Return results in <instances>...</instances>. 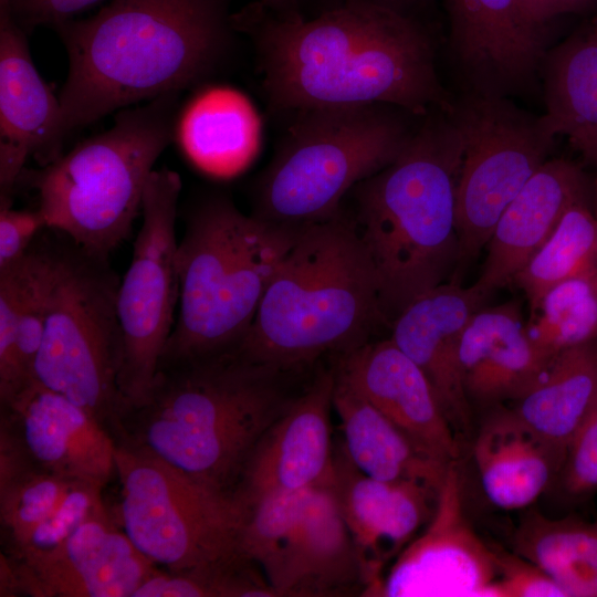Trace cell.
<instances>
[{"label":"cell","mask_w":597,"mask_h":597,"mask_svg":"<svg viewBox=\"0 0 597 597\" xmlns=\"http://www.w3.org/2000/svg\"><path fill=\"white\" fill-rule=\"evenodd\" d=\"M15 21L27 31L46 25L55 29L104 0H6Z\"/></svg>","instance_id":"obj_40"},{"label":"cell","mask_w":597,"mask_h":597,"mask_svg":"<svg viewBox=\"0 0 597 597\" xmlns=\"http://www.w3.org/2000/svg\"><path fill=\"white\" fill-rule=\"evenodd\" d=\"M498 578L494 551L476 535L462 503L457 462L449 464L422 533L397 555L376 596H485Z\"/></svg>","instance_id":"obj_15"},{"label":"cell","mask_w":597,"mask_h":597,"mask_svg":"<svg viewBox=\"0 0 597 597\" xmlns=\"http://www.w3.org/2000/svg\"><path fill=\"white\" fill-rule=\"evenodd\" d=\"M531 310L527 335L549 359L568 348L597 341V274L554 285Z\"/></svg>","instance_id":"obj_33"},{"label":"cell","mask_w":597,"mask_h":597,"mask_svg":"<svg viewBox=\"0 0 597 597\" xmlns=\"http://www.w3.org/2000/svg\"><path fill=\"white\" fill-rule=\"evenodd\" d=\"M180 190L176 171L160 168L150 174L132 261L118 286V388L124 408L146 396L174 328L179 298L176 221Z\"/></svg>","instance_id":"obj_12"},{"label":"cell","mask_w":597,"mask_h":597,"mask_svg":"<svg viewBox=\"0 0 597 597\" xmlns=\"http://www.w3.org/2000/svg\"><path fill=\"white\" fill-rule=\"evenodd\" d=\"M83 483L87 482L39 471L0 455L1 552L9 553L18 547Z\"/></svg>","instance_id":"obj_32"},{"label":"cell","mask_w":597,"mask_h":597,"mask_svg":"<svg viewBox=\"0 0 597 597\" xmlns=\"http://www.w3.org/2000/svg\"><path fill=\"white\" fill-rule=\"evenodd\" d=\"M462 153L450 113L432 112L391 164L350 191V219L377 272L389 325L412 301L444 283L460 261Z\"/></svg>","instance_id":"obj_4"},{"label":"cell","mask_w":597,"mask_h":597,"mask_svg":"<svg viewBox=\"0 0 597 597\" xmlns=\"http://www.w3.org/2000/svg\"><path fill=\"white\" fill-rule=\"evenodd\" d=\"M179 97L123 108L109 129L29 172L46 228L109 259L142 214L154 165L176 134Z\"/></svg>","instance_id":"obj_7"},{"label":"cell","mask_w":597,"mask_h":597,"mask_svg":"<svg viewBox=\"0 0 597 597\" xmlns=\"http://www.w3.org/2000/svg\"><path fill=\"white\" fill-rule=\"evenodd\" d=\"M261 567L237 554L189 568H158L134 597H274Z\"/></svg>","instance_id":"obj_34"},{"label":"cell","mask_w":597,"mask_h":597,"mask_svg":"<svg viewBox=\"0 0 597 597\" xmlns=\"http://www.w3.org/2000/svg\"><path fill=\"white\" fill-rule=\"evenodd\" d=\"M175 137L198 168L229 177L241 171L255 154L258 118L238 92L210 88L196 95L178 114Z\"/></svg>","instance_id":"obj_28"},{"label":"cell","mask_w":597,"mask_h":597,"mask_svg":"<svg viewBox=\"0 0 597 597\" xmlns=\"http://www.w3.org/2000/svg\"><path fill=\"white\" fill-rule=\"evenodd\" d=\"M54 30L69 72L59 94L67 133L211 77L237 31L230 0H112Z\"/></svg>","instance_id":"obj_3"},{"label":"cell","mask_w":597,"mask_h":597,"mask_svg":"<svg viewBox=\"0 0 597 597\" xmlns=\"http://www.w3.org/2000/svg\"><path fill=\"white\" fill-rule=\"evenodd\" d=\"M158 568L108 513L46 552L22 559L1 553L0 596L134 597Z\"/></svg>","instance_id":"obj_14"},{"label":"cell","mask_w":597,"mask_h":597,"mask_svg":"<svg viewBox=\"0 0 597 597\" xmlns=\"http://www.w3.org/2000/svg\"><path fill=\"white\" fill-rule=\"evenodd\" d=\"M346 1H350V0H333L332 4L328 8H332L334 6L341 4ZM365 1H369L379 6L386 7L388 9H391L394 11H397L399 13H402L405 15L415 18L413 12H416L418 9L423 8L431 0H365Z\"/></svg>","instance_id":"obj_42"},{"label":"cell","mask_w":597,"mask_h":597,"mask_svg":"<svg viewBox=\"0 0 597 597\" xmlns=\"http://www.w3.org/2000/svg\"><path fill=\"white\" fill-rule=\"evenodd\" d=\"M331 488L365 573L364 596H376L384 565L430 520L439 489L418 481H381L359 471L334 446Z\"/></svg>","instance_id":"obj_18"},{"label":"cell","mask_w":597,"mask_h":597,"mask_svg":"<svg viewBox=\"0 0 597 597\" xmlns=\"http://www.w3.org/2000/svg\"><path fill=\"white\" fill-rule=\"evenodd\" d=\"M597 401V341L556 355L537 383L514 401L513 411L566 453ZM566 457V455H565Z\"/></svg>","instance_id":"obj_29"},{"label":"cell","mask_w":597,"mask_h":597,"mask_svg":"<svg viewBox=\"0 0 597 597\" xmlns=\"http://www.w3.org/2000/svg\"><path fill=\"white\" fill-rule=\"evenodd\" d=\"M54 232L55 275L33 375L88 411L111 434L124 408L118 388L121 280L109 259Z\"/></svg>","instance_id":"obj_9"},{"label":"cell","mask_w":597,"mask_h":597,"mask_svg":"<svg viewBox=\"0 0 597 597\" xmlns=\"http://www.w3.org/2000/svg\"><path fill=\"white\" fill-rule=\"evenodd\" d=\"M596 216H597V179H596Z\"/></svg>","instance_id":"obj_44"},{"label":"cell","mask_w":597,"mask_h":597,"mask_svg":"<svg viewBox=\"0 0 597 597\" xmlns=\"http://www.w3.org/2000/svg\"><path fill=\"white\" fill-rule=\"evenodd\" d=\"M482 489L495 506H530L561 473L566 453L540 436L513 409L493 412L473 446Z\"/></svg>","instance_id":"obj_25"},{"label":"cell","mask_w":597,"mask_h":597,"mask_svg":"<svg viewBox=\"0 0 597 597\" xmlns=\"http://www.w3.org/2000/svg\"><path fill=\"white\" fill-rule=\"evenodd\" d=\"M486 294L444 282L412 301L391 323L390 339L423 371L457 436L471 427L459 346L464 327Z\"/></svg>","instance_id":"obj_21"},{"label":"cell","mask_w":597,"mask_h":597,"mask_svg":"<svg viewBox=\"0 0 597 597\" xmlns=\"http://www.w3.org/2000/svg\"><path fill=\"white\" fill-rule=\"evenodd\" d=\"M542 66L545 127L597 163V10L546 52Z\"/></svg>","instance_id":"obj_26"},{"label":"cell","mask_w":597,"mask_h":597,"mask_svg":"<svg viewBox=\"0 0 597 597\" xmlns=\"http://www.w3.org/2000/svg\"><path fill=\"white\" fill-rule=\"evenodd\" d=\"M463 143L457 186L460 261L486 245L507 205L547 160L554 136L503 95L468 92L450 113Z\"/></svg>","instance_id":"obj_11"},{"label":"cell","mask_w":597,"mask_h":597,"mask_svg":"<svg viewBox=\"0 0 597 597\" xmlns=\"http://www.w3.org/2000/svg\"><path fill=\"white\" fill-rule=\"evenodd\" d=\"M333 408L341 421L344 451L364 474L381 481L410 480L440 488L450 463L419 448L336 373Z\"/></svg>","instance_id":"obj_27"},{"label":"cell","mask_w":597,"mask_h":597,"mask_svg":"<svg viewBox=\"0 0 597 597\" xmlns=\"http://www.w3.org/2000/svg\"><path fill=\"white\" fill-rule=\"evenodd\" d=\"M331 481L316 486L264 570L277 596H342L365 590L364 566Z\"/></svg>","instance_id":"obj_22"},{"label":"cell","mask_w":597,"mask_h":597,"mask_svg":"<svg viewBox=\"0 0 597 597\" xmlns=\"http://www.w3.org/2000/svg\"><path fill=\"white\" fill-rule=\"evenodd\" d=\"M524 21L534 30L547 33L549 24L566 14L597 10V0H517Z\"/></svg>","instance_id":"obj_41"},{"label":"cell","mask_w":597,"mask_h":597,"mask_svg":"<svg viewBox=\"0 0 597 597\" xmlns=\"http://www.w3.org/2000/svg\"><path fill=\"white\" fill-rule=\"evenodd\" d=\"M20 260L0 270V401L14 386V349L21 296Z\"/></svg>","instance_id":"obj_38"},{"label":"cell","mask_w":597,"mask_h":597,"mask_svg":"<svg viewBox=\"0 0 597 597\" xmlns=\"http://www.w3.org/2000/svg\"><path fill=\"white\" fill-rule=\"evenodd\" d=\"M116 444L88 411L35 378L0 401V454L39 471L106 486Z\"/></svg>","instance_id":"obj_13"},{"label":"cell","mask_w":597,"mask_h":597,"mask_svg":"<svg viewBox=\"0 0 597 597\" xmlns=\"http://www.w3.org/2000/svg\"><path fill=\"white\" fill-rule=\"evenodd\" d=\"M338 378L347 383L433 458L458 462V436L418 365L390 338L369 341L337 356Z\"/></svg>","instance_id":"obj_19"},{"label":"cell","mask_w":597,"mask_h":597,"mask_svg":"<svg viewBox=\"0 0 597 597\" xmlns=\"http://www.w3.org/2000/svg\"><path fill=\"white\" fill-rule=\"evenodd\" d=\"M498 578L486 597H568L567 593L542 568L520 556L493 549Z\"/></svg>","instance_id":"obj_36"},{"label":"cell","mask_w":597,"mask_h":597,"mask_svg":"<svg viewBox=\"0 0 597 597\" xmlns=\"http://www.w3.org/2000/svg\"><path fill=\"white\" fill-rule=\"evenodd\" d=\"M45 229L39 209H13L12 201H0V270L20 260Z\"/></svg>","instance_id":"obj_39"},{"label":"cell","mask_w":597,"mask_h":597,"mask_svg":"<svg viewBox=\"0 0 597 597\" xmlns=\"http://www.w3.org/2000/svg\"><path fill=\"white\" fill-rule=\"evenodd\" d=\"M597 274V216L585 200L564 213L557 227L515 275L531 308L554 285Z\"/></svg>","instance_id":"obj_31"},{"label":"cell","mask_w":597,"mask_h":597,"mask_svg":"<svg viewBox=\"0 0 597 597\" xmlns=\"http://www.w3.org/2000/svg\"><path fill=\"white\" fill-rule=\"evenodd\" d=\"M459 359L469 401L482 405L521 398L552 362L527 335L514 302L480 308L471 316Z\"/></svg>","instance_id":"obj_24"},{"label":"cell","mask_w":597,"mask_h":597,"mask_svg":"<svg viewBox=\"0 0 597 597\" xmlns=\"http://www.w3.org/2000/svg\"><path fill=\"white\" fill-rule=\"evenodd\" d=\"M233 23L254 42L275 111L381 103L425 117L454 108L431 39L413 17L350 0L311 20L283 19L258 2L233 14Z\"/></svg>","instance_id":"obj_1"},{"label":"cell","mask_w":597,"mask_h":597,"mask_svg":"<svg viewBox=\"0 0 597 597\" xmlns=\"http://www.w3.org/2000/svg\"><path fill=\"white\" fill-rule=\"evenodd\" d=\"M298 374L235 347L160 358L146 396L121 411L111 436L232 495L254 447L303 389L293 388Z\"/></svg>","instance_id":"obj_2"},{"label":"cell","mask_w":597,"mask_h":597,"mask_svg":"<svg viewBox=\"0 0 597 597\" xmlns=\"http://www.w3.org/2000/svg\"><path fill=\"white\" fill-rule=\"evenodd\" d=\"M67 130L59 96L31 57L27 32L0 0V199H11L29 157L61 156Z\"/></svg>","instance_id":"obj_17"},{"label":"cell","mask_w":597,"mask_h":597,"mask_svg":"<svg viewBox=\"0 0 597 597\" xmlns=\"http://www.w3.org/2000/svg\"><path fill=\"white\" fill-rule=\"evenodd\" d=\"M450 46L472 90L503 95L542 66L547 33L532 29L517 0H444Z\"/></svg>","instance_id":"obj_20"},{"label":"cell","mask_w":597,"mask_h":597,"mask_svg":"<svg viewBox=\"0 0 597 597\" xmlns=\"http://www.w3.org/2000/svg\"><path fill=\"white\" fill-rule=\"evenodd\" d=\"M269 11L279 18L290 19L300 14V0H259Z\"/></svg>","instance_id":"obj_43"},{"label":"cell","mask_w":597,"mask_h":597,"mask_svg":"<svg viewBox=\"0 0 597 597\" xmlns=\"http://www.w3.org/2000/svg\"><path fill=\"white\" fill-rule=\"evenodd\" d=\"M561 475L572 495L597 490V401L567 446Z\"/></svg>","instance_id":"obj_37"},{"label":"cell","mask_w":597,"mask_h":597,"mask_svg":"<svg viewBox=\"0 0 597 597\" xmlns=\"http://www.w3.org/2000/svg\"><path fill=\"white\" fill-rule=\"evenodd\" d=\"M334 388L333 365L320 370L261 437L232 493L244 515L268 494L331 481Z\"/></svg>","instance_id":"obj_16"},{"label":"cell","mask_w":597,"mask_h":597,"mask_svg":"<svg viewBox=\"0 0 597 597\" xmlns=\"http://www.w3.org/2000/svg\"><path fill=\"white\" fill-rule=\"evenodd\" d=\"M316 486L277 491L261 498L247 510L240 534V552L255 562L263 574L302 515Z\"/></svg>","instance_id":"obj_35"},{"label":"cell","mask_w":597,"mask_h":597,"mask_svg":"<svg viewBox=\"0 0 597 597\" xmlns=\"http://www.w3.org/2000/svg\"><path fill=\"white\" fill-rule=\"evenodd\" d=\"M297 232L244 214L222 193L200 199L178 241V307L160 358L238 346Z\"/></svg>","instance_id":"obj_6"},{"label":"cell","mask_w":597,"mask_h":597,"mask_svg":"<svg viewBox=\"0 0 597 597\" xmlns=\"http://www.w3.org/2000/svg\"><path fill=\"white\" fill-rule=\"evenodd\" d=\"M514 551L551 576L568 597H597V523L526 514Z\"/></svg>","instance_id":"obj_30"},{"label":"cell","mask_w":597,"mask_h":597,"mask_svg":"<svg viewBox=\"0 0 597 597\" xmlns=\"http://www.w3.org/2000/svg\"><path fill=\"white\" fill-rule=\"evenodd\" d=\"M380 325L389 324L379 279L344 210L298 230L237 349L301 373L369 342Z\"/></svg>","instance_id":"obj_5"},{"label":"cell","mask_w":597,"mask_h":597,"mask_svg":"<svg viewBox=\"0 0 597 597\" xmlns=\"http://www.w3.org/2000/svg\"><path fill=\"white\" fill-rule=\"evenodd\" d=\"M253 187L252 214L300 230L329 220L360 181L391 164L416 128L390 104L297 111Z\"/></svg>","instance_id":"obj_8"},{"label":"cell","mask_w":597,"mask_h":597,"mask_svg":"<svg viewBox=\"0 0 597 597\" xmlns=\"http://www.w3.org/2000/svg\"><path fill=\"white\" fill-rule=\"evenodd\" d=\"M115 459L121 491L112 515L157 566L178 570L242 554L244 512L232 495L124 447Z\"/></svg>","instance_id":"obj_10"},{"label":"cell","mask_w":597,"mask_h":597,"mask_svg":"<svg viewBox=\"0 0 597 597\" xmlns=\"http://www.w3.org/2000/svg\"><path fill=\"white\" fill-rule=\"evenodd\" d=\"M586 195L585 176L578 166L562 158L547 159L495 223L475 285L488 295L513 282L568 208L585 200Z\"/></svg>","instance_id":"obj_23"}]
</instances>
